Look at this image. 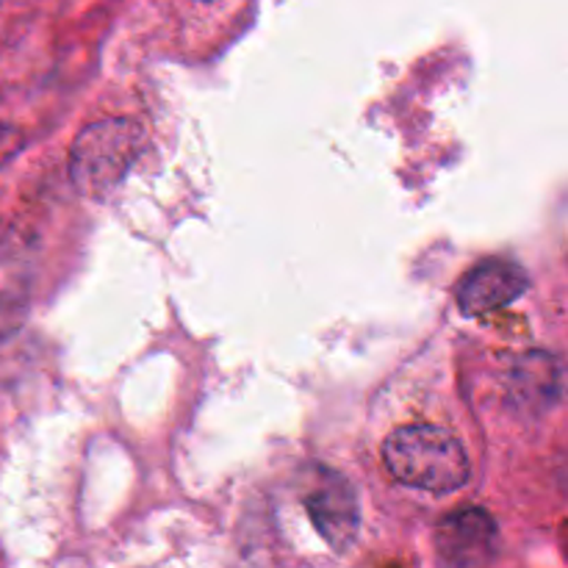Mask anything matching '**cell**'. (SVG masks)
Masks as SVG:
<instances>
[{
	"instance_id": "cell-1",
	"label": "cell",
	"mask_w": 568,
	"mask_h": 568,
	"mask_svg": "<svg viewBox=\"0 0 568 568\" xmlns=\"http://www.w3.org/2000/svg\"><path fill=\"white\" fill-rule=\"evenodd\" d=\"M383 460L394 480L427 494H453L469 483L471 464L464 444L436 425H408L383 444Z\"/></svg>"
},
{
	"instance_id": "cell-2",
	"label": "cell",
	"mask_w": 568,
	"mask_h": 568,
	"mask_svg": "<svg viewBox=\"0 0 568 568\" xmlns=\"http://www.w3.org/2000/svg\"><path fill=\"white\" fill-rule=\"evenodd\" d=\"M142 144V128L122 116L83 128L70 153V175L78 192L89 197L111 192L133 166Z\"/></svg>"
},
{
	"instance_id": "cell-3",
	"label": "cell",
	"mask_w": 568,
	"mask_h": 568,
	"mask_svg": "<svg viewBox=\"0 0 568 568\" xmlns=\"http://www.w3.org/2000/svg\"><path fill=\"white\" fill-rule=\"evenodd\" d=\"M436 547L449 568H483L497 552V525L480 508L458 510L438 525Z\"/></svg>"
},
{
	"instance_id": "cell-4",
	"label": "cell",
	"mask_w": 568,
	"mask_h": 568,
	"mask_svg": "<svg viewBox=\"0 0 568 568\" xmlns=\"http://www.w3.org/2000/svg\"><path fill=\"white\" fill-rule=\"evenodd\" d=\"M311 521L333 549L344 552L358 532V499L344 477L327 471L320 486L305 497Z\"/></svg>"
},
{
	"instance_id": "cell-5",
	"label": "cell",
	"mask_w": 568,
	"mask_h": 568,
	"mask_svg": "<svg viewBox=\"0 0 568 568\" xmlns=\"http://www.w3.org/2000/svg\"><path fill=\"white\" fill-rule=\"evenodd\" d=\"M527 288V275L514 261L494 258L471 270L460 281L458 305L466 316L491 314L519 300Z\"/></svg>"
},
{
	"instance_id": "cell-6",
	"label": "cell",
	"mask_w": 568,
	"mask_h": 568,
	"mask_svg": "<svg viewBox=\"0 0 568 568\" xmlns=\"http://www.w3.org/2000/svg\"><path fill=\"white\" fill-rule=\"evenodd\" d=\"M31 247L17 236L0 239V311L20 308L22 297L31 286Z\"/></svg>"
}]
</instances>
